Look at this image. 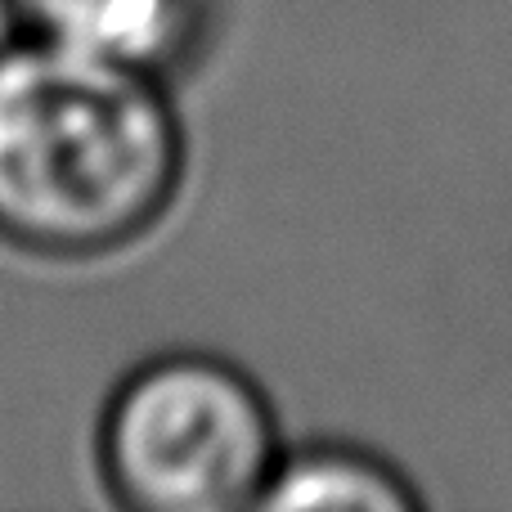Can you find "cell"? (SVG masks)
<instances>
[{
	"instance_id": "obj_1",
	"label": "cell",
	"mask_w": 512,
	"mask_h": 512,
	"mask_svg": "<svg viewBox=\"0 0 512 512\" xmlns=\"http://www.w3.org/2000/svg\"><path fill=\"white\" fill-rule=\"evenodd\" d=\"M185 135L158 72L18 36L0 45V239L104 256L162 221Z\"/></svg>"
},
{
	"instance_id": "obj_3",
	"label": "cell",
	"mask_w": 512,
	"mask_h": 512,
	"mask_svg": "<svg viewBox=\"0 0 512 512\" xmlns=\"http://www.w3.org/2000/svg\"><path fill=\"white\" fill-rule=\"evenodd\" d=\"M18 32L144 72H167L203 27V0H5Z\"/></svg>"
},
{
	"instance_id": "obj_2",
	"label": "cell",
	"mask_w": 512,
	"mask_h": 512,
	"mask_svg": "<svg viewBox=\"0 0 512 512\" xmlns=\"http://www.w3.org/2000/svg\"><path fill=\"white\" fill-rule=\"evenodd\" d=\"M99 459L126 508L230 512L261 504L283 450L248 373L212 355H167L117 387Z\"/></svg>"
},
{
	"instance_id": "obj_4",
	"label": "cell",
	"mask_w": 512,
	"mask_h": 512,
	"mask_svg": "<svg viewBox=\"0 0 512 512\" xmlns=\"http://www.w3.org/2000/svg\"><path fill=\"white\" fill-rule=\"evenodd\" d=\"M265 508H360V512H405L418 504V495L405 486L400 472L369 459L360 450H301L279 459L270 486L261 495Z\"/></svg>"
}]
</instances>
